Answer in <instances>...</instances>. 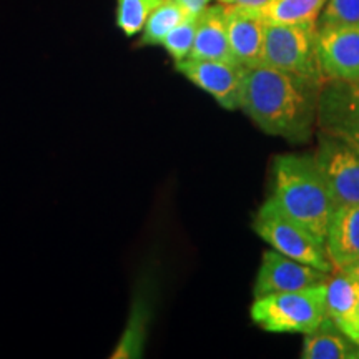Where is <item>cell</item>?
<instances>
[{
	"label": "cell",
	"instance_id": "6da1fadb",
	"mask_svg": "<svg viewBox=\"0 0 359 359\" xmlns=\"http://www.w3.org/2000/svg\"><path fill=\"white\" fill-rule=\"evenodd\" d=\"M323 82L266 65L245 69L240 110L264 133L303 143L318 120Z\"/></svg>",
	"mask_w": 359,
	"mask_h": 359
},
{
	"label": "cell",
	"instance_id": "7a4b0ae2",
	"mask_svg": "<svg viewBox=\"0 0 359 359\" xmlns=\"http://www.w3.org/2000/svg\"><path fill=\"white\" fill-rule=\"evenodd\" d=\"M271 198L320 240H326L333 200L313 155H280L271 167Z\"/></svg>",
	"mask_w": 359,
	"mask_h": 359
},
{
	"label": "cell",
	"instance_id": "3957f363",
	"mask_svg": "<svg viewBox=\"0 0 359 359\" xmlns=\"http://www.w3.org/2000/svg\"><path fill=\"white\" fill-rule=\"evenodd\" d=\"M325 283L257 296L250 309L251 320L269 333H314L326 320Z\"/></svg>",
	"mask_w": 359,
	"mask_h": 359
},
{
	"label": "cell",
	"instance_id": "277c9868",
	"mask_svg": "<svg viewBox=\"0 0 359 359\" xmlns=\"http://www.w3.org/2000/svg\"><path fill=\"white\" fill-rule=\"evenodd\" d=\"M253 228L264 243L278 253L326 273L333 271L325 241L313 235L302 223L290 218L271 196L259 206L253 219Z\"/></svg>",
	"mask_w": 359,
	"mask_h": 359
},
{
	"label": "cell",
	"instance_id": "5b68a950",
	"mask_svg": "<svg viewBox=\"0 0 359 359\" xmlns=\"http://www.w3.org/2000/svg\"><path fill=\"white\" fill-rule=\"evenodd\" d=\"M316 37V24L266 22L262 64L259 65H266L271 69L325 83L320 57H318Z\"/></svg>",
	"mask_w": 359,
	"mask_h": 359
},
{
	"label": "cell",
	"instance_id": "8992f818",
	"mask_svg": "<svg viewBox=\"0 0 359 359\" xmlns=\"http://www.w3.org/2000/svg\"><path fill=\"white\" fill-rule=\"evenodd\" d=\"M313 158L325 180L334 210L359 203V151L356 148L320 132Z\"/></svg>",
	"mask_w": 359,
	"mask_h": 359
},
{
	"label": "cell",
	"instance_id": "52a82bcc",
	"mask_svg": "<svg viewBox=\"0 0 359 359\" xmlns=\"http://www.w3.org/2000/svg\"><path fill=\"white\" fill-rule=\"evenodd\" d=\"M320 132L346 142L359 151V80H326L318 102Z\"/></svg>",
	"mask_w": 359,
	"mask_h": 359
},
{
	"label": "cell",
	"instance_id": "ba28073f",
	"mask_svg": "<svg viewBox=\"0 0 359 359\" xmlns=\"http://www.w3.org/2000/svg\"><path fill=\"white\" fill-rule=\"evenodd\" d=\"M175 69L193 85L212 95L222 109L240 110V95L245 77L243 65L223 60L185 58L177 62Z\"/></svg>",
	"mask_w": 359,
	"mask_h": 359
},
{
	"label": "cell",
	"instance_id": "9c48e42d",
	"mask_svg": "<svg viewBox=\"0 0 359 359\" xmlns=\"http://www.w3.org/2000/svg\"><path fill=\"white\" fill-rule=\"evenodd\" d=\"M316 42L325 82L359 80V24L323 27L318 29Z\"/></svg>",
	"mask_w": 359,
	"mask_h": 359
},
{
	"label": "cell",
	"instance_id": "30bf717a",
	"mask_svg": "<svg viewBox=\"0 0 359 359\" xmlns=\"http://www.w3.org/2000/svg\"><path fill=\"white\" fill-rule=\"evenodd\" d=\"M330 273L288 258L269 248L264 251L257 280L253 285V296H263L280 291H296L323 285Z\"/></svg>",
	"mask_w": 359,
	"mask_h": 359
},
{
	"label": "cell",
	"instance_id": "8fae6325",
	"mask_svg": "<svg viewBox=\"0 0 359 359\" xmlns=\"http://www.w3.org/2000/svg\"><path fill=\"white\" fill-rule=\"evenodd\" d=\"M233 58L245 69L262 64L266 19L258 8L224 6Z\"/></svg>",
	"mask_w": 359,
	"mask_h": 359
},
{
	"label": "cell",
	"instance_id": "7c38bea8",
	"mask_svg": "<svg viewBox=\"0 0 359 359\" xmlns=\"http://www.w3.org/2000/svg\"><path fill=\"white\" fill-rule=\"evenodd\" d=\"M188 58H200V60H223L233 62L230 39H228L226 11L223 4L210 2L196 19L195 42Z\"/></svg>",
	"mask_w": 359,
	"mask_h": 359
},
{
	"label": "cell",
	"instance_id": "4fadbf2b",
	"mask_svg": "<svg viewBox=\"0 0 359 359\" xmlns=\"http://www.w3.org/2000/svg\"><path fill=\"white\" fill-rule=\"evenodd\" d=\"M325 243L333 271L359 259V203L334 210L327 224Z\"/></svg>",
	"mask_w": 359,
	"mask_h": 359
},
{
	"label": "cell",
	"instance_id": "5bb4252c",
	"mask_svg": "<svg viewBox=\"0 0 359 359\" xmlns=\"http://www.w3.org/2000/svg\"><path fill=\"white\" fill-rule=\"evenodd\" d=\"M358 299L359 283L343 269L331 271L325 283L326 320L333 323L348 338H351L353 334Z\"/></svg>",
	"mask_w": 359,
	"mask_h": 359
},
{
	"label": "cell",
	"instance_id": "9a60e30c",
	"mask_svg": "<svg viewBox=\"0 0 359 359\" xmlns=\"http://www.w3.org/2000/svg\"><path fill=\"white\" fill-rule=\"evenodd\" d=\"M302 358L304 359H359V344L325 320L314 333L304 334Z\"/></svg>",
	"mask_w": 359,
	"mask_h": 359
},
{
	"label": "cell",
	"instance_id": "2e32d148",
	"mask_svg": "<svg viewBox=\"0 0 359 359\" xmlns=\"http://www.w3.org/2000/svg\"><path fill=\"white\" fill-rule=\"evenodd\" d=\"M190 13L191 12L183 7L182 4L173 2V0H161L148 15L140 32L138 45H142V47L161 45L170 30L177 27L183 19H187Z\"/></svg>",
	"mask_w": 359,
	"mask_h": 359
},
{
	"label": "cell",
	"instance_id": "e0dca14e",
	"mask_svg": "<svg viewBox=\"0 0 359 359\" xmlns=\"http://www.w3.org/2000/svg\"><path fill=\"white\" fill-rule=\"evenodd\" d=\"M327 0H271L262 8L266 22L273 24H316Z\"/></svg>",
	"mask_w": 359,
	"mask_h": 359
},
{
	"label": "cell",
	"instance_id": "ac0fdd59",
	"mask_svg": "<svg viewBox=\"0 0 359 359\" xmlns=\"http://www.w3.org/2000/svg\"><path fill=\"white\" fill-rule=\"evenodd\" d=\"M161 0H116V27L127 37L142 32L150 12Z\"/></svg>",
	"mask_w": 359,
	"mask_h": 359
},
{
	"label": "cell",
	"instance_id": "d6986e66",
	"mask_svg": "<svg viewBox=\"0 0 359 359\" xmlns=\"http://www.w3.org/2000/svg\"><path fill=\"white\" fill-rule=\"evenodd\" d=\"M196 19H198V13H190L187 19H183L177 27H173L161 42V47L173 58L175 64L190 57L193 42H195Z\"/></svg>",
	"mask_w": 359,
	"mask_h": 359
},
{
	"label": "cell",
	"instance_id": "ffe728a7",
	"mask_svg": "<svg viewBox=\"0 0 359 359\" xmlns=\"http://www.w3.org/2000/svg\"><path fill=\"white\" fill-rule=\"evenodd\" d=\"M359 24V0H327L316 20L318 29Z\"/></svg>",
	"mask_w": 359,
	"mask_h": 359
},
{
	"label": "cell",
	"instance_id": "44dd1931",
	"mask_svg": "<svg viewBox=\"0 0 359 359\" xmlns=\"http://www.w3.org/2000/svg\"><path fill=\"white\" fill-rule=\"evenodd\" d=\"M217 2L223 4V6H238V7L258 8V11H262V8L266 7L271 0H217Z\"/></svg>",
	"mask_w": 359,
	"mask_h": 359
},
{
	"label": "cell",
	"instance_id": "7402d4cb",
	"mask_svg": "<svg viewBox=\"0 0 359 359\" xmlns=\"http://www.w3.org/2000/svg\"><path fill=\"white\" fill-rule=\"evenodd\" d=\"M173 2L182 4V6L188 8L191 13H200L210 2H212V0H173Z\"/></svg>",
	"mask_w": 359,
	"mask_h": 359
},
{
	"label": "cell",
	"instance_id": "603a6c76",
	"mask_svg": "<svg viewBox=\"0 0 359 359\" xmlns=\"http://www.w3.org/2000/svg\"><path fill=\"white\" fill-rule=\"evenodd\" d=\"M343 271H346L349 276H353L354 280H356L359 283V259H356V262L349 264V266L343 268Z\"/></svg>",
	"mask_w": 359,
	"mask_h": 359
},
{
	"label": "cell",
	"instance_id": "cb8c5ba5",
	"mask_svg": "<svg viewBox=\"0 0 359 359\" xmlns=\"http://www.w3.org/2000/svg\"><path fill=\"white\" fill-rule=\"evenodd\" d=\"M351 339L356 341L359 344V299H358V308H356V314H354V325H353V334Z\"/></svg>",
	"mask_w": 359,
	"mask_h": 359
}]
</instances>
